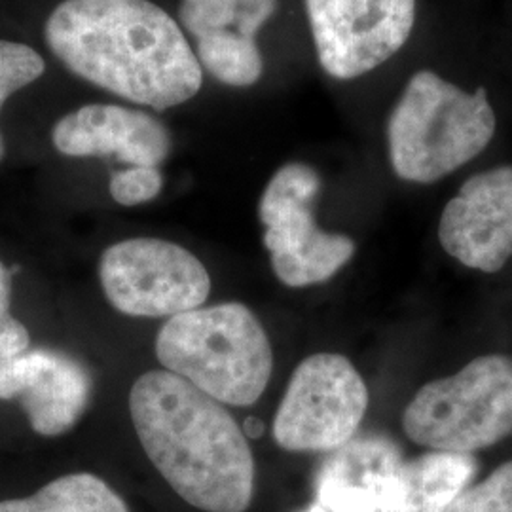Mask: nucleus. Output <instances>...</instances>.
<instances>
[{
	"label": "nucleus",
	"mask_w": 512,
	"mask_h": 512,
	"mask_svg": "<svg viewBox=\"0 0 512 512\" xmlns=\"http://www.w3.org/2000/svg\"><path fill=\"white\" fill-rule=\"evenodd\" d=\"M476 475L473 454L429 450L399 461L376 490L378 512H446Z\"/></svg>",
	"instance_id": "13"
},
{
	"label": "nucleus",
	"mask_w": 512,
	"mask_h": 512,
	"mask_svg": "<svg viewBox=\"0 0 512 512\" xmlns=\"http://www.w3.org/2000/svg\"><path fill=\"white\" fill-rule=\"evenodd\" d=\"M162 186L164 177L158 167L131 165L112 175L109 190L114 202L133 207L154 200L162 192Z\"/></svg>",
	"instance_id": "19"
},
{
	"label": "nucleus",
	"mask_w": 512,
	"mask_h": 512,
	"mask_svg": "<svg viewBox=\"0 0 512 512\" xmlns=\"http://www.w3.org/2000/svg\"><path fill=\"white\" fill-rule=\"evenodd\" d=\"M446 512H512V459L463 490Z\"/></svg>",
	"instance_id": "18"
},
{
	"label": "nucleus",
	"mask_w": 512,
	"mask_h": 512,
	"mask_svg": "<svg viewBox=\"0 0 512 512\" xmlns=\"http://www.w3.org/2000/svg\"><path fill=\"white\" fill-rule=\"evenodd\" d=\"M243 433H245V437L260 439L262 433H264V423L258 420V418H247L245 420V427H243Z\"/></svg>",
	"instance_id": "21"
},
{
	"label": "nucleus",
	"mask_w": 512,
	"mask_h": 512,
	"mask_svg": "<svg viewBox=\"0 0 512 512\" xmlns=\"http://www.w3.org/2000/svg\"><path fill=\"white\" fill-rule=\"evenodd\" d=\"M0 512H129L124 499L92 473L63 475L23 499L0 501Z\"/></svg>",
	"instance_id": "14"
},
{
	"label": "nucleus",
	"mask_w": 512,
	"mask_h": 512,
	"mask_svg": "<svg viewBox=\"0 0 512 512\" xmlns=\"http://www.w3.org/2000/svg\"><path fill=\"white\" fill-rule=\"evenodd\" d=\"M99 281L114 310L129 317H175L202 308L211 277L179 243L158 238L118 241L105 249Z\"/></svg>",
	"instance_id": "8"
},
{
	"label": "nucleus",
	"mask_w": 512,
	"mask_h": 512,
	"mask_svg": "<svg viewBox=\"0 0 512 512\" xmlns=\"http://www.w3.org/2000/svg\"><path fill=\"white\" fill-rule=\"evenodd\" d=\"M12 277L10 268L0 260V361L16 357L31 348L29 329L10 311L12 302Z\"/></svg>",
	"instance_id": "20"
},
{
	"label": "nucleus",
	"mask_w": 512,
	"mask_h": 512,
	"mask_svg": "<svg viewBox=\"0 0 512 512\" xmlns=\"http://www.w3.org/2000/svg\"><path fill=\"white\" fill-rule=\"evenodd\" d=\"M442 249L459 264L497 274L512 256V165L476 173L446 203L439 220Z\"/></svg>",
	"instance_id": "10"
},
{
	"label": "nucleus",
	"mask_w": 512,
	"mask_h": 512,
	"mask_svg": "<svg viewBox=\"0 0 512 512\" xmlns=\"http://www.w3.org/2000/svg\"><path fill=\"white\" fill-rule=\"evenodd\" d=\"M319 188L321 179L310 165H283L258 205L274 274L291 289L329 281L355 255L353 239L323 232L313 219Z\"/></svg>",
	"instance_id": "6"
},
{
	"label": "nucleus",
	"mask_w": 512,
	"mask_h": 512,
	"mask_svg": "<svg viewBox=\"0 0 512 512\" xmlns=\"http://www.w3.org/2000/svg\"><path fill=\"white\" fill-rule=\"evenodd\" d=\"M164 370L220 404L251 406L270 384L274 351L253 311L239 302L169 317L156 336Z\"/></svg>",
	"instance_id": "3"
},
{
	"label": "nucleus",
	"mask_w": 512,
	"mask_h": 512,
	"mask_svg": "<svg viewBox=\"0 0 512 512\" xmlns=\"http://www.w3.org/2000/svg\"><path fill=\"white\" fill-rule=\"evenodd\" d=\"M92 376L71 355L55 349H27L0 361V401H19L31 429L59 437L84 416Z\"/></svg>",
	"instance_id": "11"
},
{
	"label": "nucleus",
	"mask_w": 512,
	"mask_h": 512,
	"mask_svg": "<svg viewBox=\"0 0 512 512\" xmlns=\"http://www.w3.org/2000/svg\"><path fill=\"white\" fill-rule=\"evenodd\" d=\"M46 71V63L37 50L27 44L0 40V110L10 95L33 84ZM6 147L0 133V162L4 160Z\"/></svg>",
	"instance_id": "17"
},
{
	"label": "nucleus",
	"mask_w": 512,
	"mask_h": 512,
	"mask_svg": "<svg viewBox=\"0 0 512 512\" xmlns=\"http://www.w3.org/2000/svg\"><path fill=\"white\" fill-rule=\"evenodd\" d=\"M321 67L338 80L370 73L412 35L416 0H306Z\"/></svg>",
	"instance_id": "9"
},
{
	"label": "nucleus",
	"mask_w": 512,
	"mask_h": 512,
	"mask_svg": "<svg viewBox=\"0 0 512 512\" xmlns=\"http://www.w3.org/2000/svg\"><path fill=\"white\" fill-rule=\"evenodd\" d=\"M198 61L222 84L245 88L262 76V54L251 38L211 35L198 40Z\"/></svg>",
	"instance_id": "16"
},
{
	"label": "nucleus",
	"mask_w": 512,
	"mask_h": 512,
	"mask_svg": "<svg viewBox=\"0 0 512 512\" xmlns=\"http://www.w3.org/2000/svg\"><path fill=\"white\" fill-rule=\"evenodd\" d=\"M494 107L482 88L467 93L431 71L410 78L387 122L389 162L408 183H437L494 139Z\"/></svg>",
	"instance_id": "4"
},
{
	"label": "nucleus",
	"mask_w": 512,
	"mask_h": 512,
	"mask_svg": "<svg viewBox=\"0 0 512 512\" xmlns=\"http://www.w3.org/2000/svg\"><path fill=\"white\" fill-rule=\"evenodd\" d=\"M277 0H183L179 18L184 29L200 40L211 35L251 38L272 18Z\"/></svg>",
	"instance_id": "15"
},
{
	"label": "nucleus",
	"mask_w": 512,
	"mask_h": 512,
	"mask_svg": "<svg viewBox=\"0 0 512 512\" xmlns=\"http://www.w3.org/2000/svg\"><path fill=\"white\" fill-rule=\"evenodd\" d=\"M368 387L348 357L315 353L294 368L274 420L287 452H329L355 437L368 410Z\"/></svg>",
	"instance_id": "7"
},
{
	"label": "nucleus",
	"mask_w": 512,
	"mask_h": 512,
	"mask_svg": "<svg viewBox=\"0 0 512 512\" xmlns=\"http://www.w3.org/2000/svg\"><path fill=\"white\" fill-rule=\"evenodd\" d=\"M406 437L429 450L473 454L512 433V357L480 355L406 404Z\"/></svg>",
	"instance_id": "5"
},
{
	"label": "nucleus",
	"mask_w": 512,
	"mask_h": 512,
	"mask_svg": "<svg viewBox=\"0 0 512 512\" xmlns=\"http://www.w3.org/2000/svg\"><path fill=\"white\" fill-rule=\"evenodd\" d=\"M52 141L65 156H116L139 167H158L171 152V133L158 118L118 105L74 110L55 124Z\"/></svg>",
	"instance_id": "12"
},
{
	"label": "nucleus",
	"mask_w": 512,
	"mask_h": 512,
	"mask_svg": "<svg viewBox=\"0 0 512 512\" xmlns=\"http://www.w3.org/2000/svg\"><path fill=\"white\" fill-rule=\"evenodd\" d=\"M44 37L69 71L137 105L171 109L202 88L181 27L148 0H65Z\"/></svg>",
	"instance_id": "1"
},
{
	"label": "nucleus",
	"mask_w": 512,
	"mask_h": 512,
	"mask_svg": "<svg viewBox=\"0 0 512 512\" xmlns=\"http://www.w3.org/2000/svg\"><path fill=\"white\" fill-rule=\"evenodd\" d=\"M129 416L148 459L188 505L249 509L255 458L224 404L167 370H148L131 387Z\"/></svg>",
	"instance_id": "2"
}]
</instances>
